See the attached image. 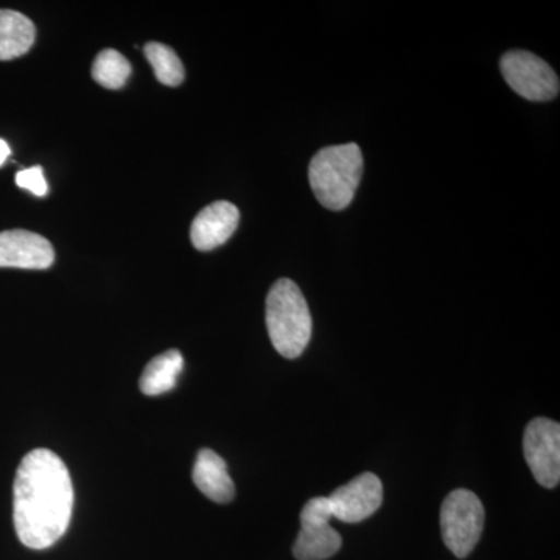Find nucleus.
Here are the masks:
<instances>
[{
    "mask_svg": "<svg viewBox=\"0 0 560 560\" xmlns=\"http://www.w3.org/2000/svg\"><path fill=\"white\" fill-rule=\"evenodd\" d=\"M13 497L14 528L25 547L46 550L65 536L72 518L73 486L57 453H27L18 467Z\"/></svg>",
    "mask_w": 560,
    "mask_h": 560,
    "instance_id": "nucleus-1",
    "label": "nucleus"
},
{
    "mask_svg": "<svg viewBox=\"0 0 560 560\" xmlns=\"http://www.w3.org/2000/svg\"><path fill=\"white\" fill-rule=\"evenodd\" d=\"M363 153L357 143L326 147L313 156L308 179L316 200L326 209L348 208L363 176Z\"/></svg>",
    "mask_w": 560,
    "mask_h": 560,
    "instance_id": "nucleus-2",
    "label": "nucleus"
},
{
    "mask_svg": "<svg viewBox=\"0 0 560 560\" xmlns=\"http://www.w3.org/2000/svg\"><path fill=\"white\" fill-rule=\"evenodd\" d=\"M267 327L272 346L285 359H298L311 342L313 323L307 301L290 279H279L267 296Z\"/></svg>",
    "mask_w": 560,
    "mask_h": 560,
    "instance_id": "nucleus-3",
    "label": "nucleus"
},
{
    "mask_svg": "<svg viewBox=\"0 0 560 560\" xmlns=\"http://www.w3.org/2000/svg\"><path fill=\"white\" fill-rule=\"evenodd\" d=\"M485 528V508L471 490L456 489L441 506V533L444 544L456 558L474 551Z\"/></svg>",
    "mask_w": 560,
    "mask_h": 560,
    "instance_id": "nucleus-4",
    "label": "nucleus"
},
{
    "mask_svg": "<svg viewBox=\"0 0 560 560\" xmlns=\"http://www.w3.org/2000/svg\"><path fill=\"white\" fill-rule=\"evenodd\" d=\"M500 69L506 83L526 101L548 102L558 97V73L530 51H508L501 57Z\"/></svg>",
    "mask_w": 560,
    "mask_h": 560,
    "instance_id": "nucleus-5",
    "label": "nucleus"
},
{
    "mask_svg": "<svg viewBox=\"0 0 560 560\" xmlns=\"http://www.w3.org/2000/svg\"><path fill=\"white\" fill-rule=\"evenodd\" d=\"M334 518L329 499L308 500L301 512V530L294 541L293 555L298 560H326L340 551L342 539L330 526Z\"/></svg>",
    "mask_w": 560,
    "mask_h": 560,
    "instance_id": "nucleus-6",
    "label": "nucleus"
},
{
    "mask_svg": "<svg viewBox=\"0 0 560 560\" xmlns=\"http://www.w3.org/2000/svg\"><path fill=\"white\" fill-rule=\"evenodd\" d=\"M523 451L534 478L552 489L560 481V425L555 420H530L523 438Z\"/></svg>",
    "mask_w": 560,
    "mask_h": 560,
    "instance_id": "nucleus-7",
    "label": "nucleus"
},
{
    "mask_svg": "<svg viewBox=\"0 0 560 560\" xmlns=\"http://www.w3.org/2000/svg\"><path fill=\"white\" fill-rule=\"evenodd\" d=\"M327 499L334 518L345 523L363 522L381 510L383 485L377 475L366 471L353 478L348 485L334 490Z\"/></svg>",
    "mask_w": 560,
    "mask_h": 560,
    "instance_id": "nucleus-8",
    "label": "nucleus"
},
{
    "mask_svg": "<svg viewBox=\"0 0 560 560\" xmlns=\"http://www.w3.org/2000/svg\"><path fill=\"white\" fill-rule=\"evenodd\" d=\"M54 261L55 250L43 235L24 230L0 232V268L47 270Z\"/></svg>",
    "mask_w": 560,
    "mask_h": 560,
    "instance_id": "nucleus-9",
    "label": "nucleus"
},
{
    "mask_svg": "<svg viewBox=\"0 0 560 560\" xmlns=\"http://www.w3.org/2000/svg\"><path fill=\"white\" fill-rule=\"evenodd\" d=\"M241 223L237 206L228 201H217L206 206L195 217L190 228V238L198 250H212L224 245Z\"/></svg>",
    "mask_w": 560,
    "mask_h": 560,
    "instance_id": "nucleus-10",
    "label": "nucleus"
},
{
    "mask_svg": "<svg viewBox=\"0 0 560 560\" xmlns=\"http://www.w3.org/2000/svg\"><path fill=\"white\" fill-rule=\"evenodd\" d=\"M191 477H194L195 486L209 500L226 504L234 499V482H232L230 474H228L226 463L215 452L202 448L198 453Z\"/></svg>",
    "mask_w": 560,
    "mask_h": 560,
    "instance_id": "nucleus-11",
    "label": "nucleus"
},
{
    "mask_svg": "<svg viewBox=\"0 0 560 560\" xmlns=\"http://www.w3.org/2000/svg\"><path fill=\"white\" fill-rule=\"evenodd\" d=\"M35 24L14 10H0V61L14 60L32 49Z\"/></svg>",
    "mask_w": 560,
    "mask_h": 560,
    "instance_id": "nucleus-12",
    "label": "nucleus"
},
{
    "mask_svg": "<svg viewBox=\"0 0 560 560\" xmlns=\"http://www.w3.org/2000/svg\"><path fill=\"white\" fill-rule=\"evenodd\" d=\"M184 359L179 350L172 349L161 355L154 357L147 364L139 388L145 396H161L175 388L180 372H183Z\"/></svg>",
    "mask_w": 560,
    "mask_h": 560,
    "instance_id": "nucleus-13",
    "label": "nucleus"
},
{
    "mask_svg": "<svg viewBox=\"0 0 560 560\" xmlns=\"http://www.w3.org/2000/svg\"><path fill=\"white\" fill-rule=\"evenodd\" d=\"M131 75V65L120 51H101L92 66V77L106 90H121Z\"/></svg>",
    "mask_w": 560,
    "mask_h": 560,
    "instance_id": "nucleus-14",
    "label": "nucleus"
},
{
    "mask_svg": "<svg viewBox=\"0 0 560 560\" xmlns=\"http://www.w3.org/2000/svg\"><path fill=\"white\" fill-rule=\"evenodd\" d=\"M143 51H145L147 60L154 70V75L162 84L173 88L183 83L186 72H184L183 62H180L175 50L165 46V44L149 43Z\"/></svg>",
    "mask_w": 560,
    "mask_h": 560,
    "instance_id": "nucleus-15",
    "label": "nucleus"
},
{
    "mask_svg": "<svg viewBox=\"0 0 560 560\" xmlns=\"http://www.w3.org/2000/svg\"><path fill=\"white\" fill-rule=\"evenodd\" d=\"M16 186L21 187V189L31 190L36 197H46L47 190H49L47 180L44 178L43 168L38 167V165L18 172Z\"/></svg>",
    "mask_w": 560,
    "mask_h": 560,
    "instance_id": "nucleus-16",
    "label": "nucleus"
},
{
    "mask_svg": "<svg viewBox=\"0 0 560 560\" xmlns=\"http://www.w3.org/2000/svg\"><path fill=\"white\" fill-rule=\"evenodd\" d=\"M10 154L11 150L9 143H7L5 140L0 139V167L5 164V161L9 160Z\"/></svg>",
    "mask_w": 560,
    "mask_h": 560,
    "instance_id": "nucleus-17",
    "label": "nucleus"
}]
</instances>
